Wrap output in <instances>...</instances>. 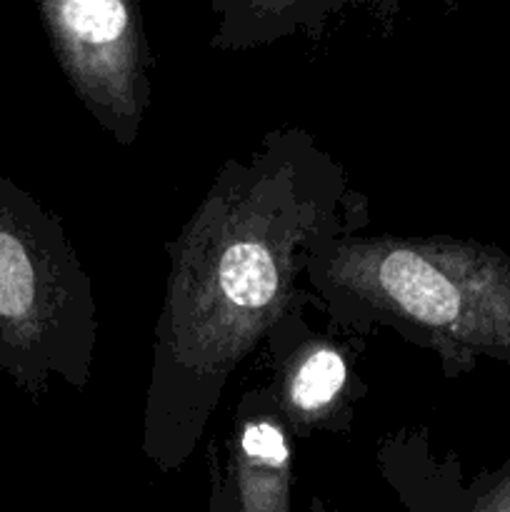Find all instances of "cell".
Listing matches in <instances>:
<instances>
[{"label":"cell","mask_w":510,"mask_h":512,"mask_svg":"<svg viewBox=\"0 0 510 512\" xmlns=\"http://www.w3.org/2000/svg\"><path fill=\"white\" fill-rule=\"evenodd\" d=\"M95 295L58 223L0 178V368L28 385H85Z\"/></svg>","instance_id":"3957f363"},{"label":"cell","mask_w":510,"mask_h":512,"mask_svg":"<svg viewBox=\"0 0 510 512\" xmlns=\"http://www.w3.org/2000/svg\"><path fill=\"white\" fill-rule=\"evenodd\" d=\"M60 68L100 125L130 143L148 105L138 0H38Z\"/></svg>","instance_id":"277c9868"},{"label":"cell","mask_w":510,"mask_h":512,"mask_svg":"<svg viewBox=\"0 0 510 512\" xmlns=\"http://www.w3.org/2000/svg\"><path fill=\"white\" fill-rule=\"evenodd\" d=\"M210 512H240L233 480H230V483H218V488H215L213 493V510Z\"/></svg>","instance_id":"9c48e42d"},{"label":"cell","mask_w":510,"mask_h":512,"mask_svg":"<svg viewBox=\"0 0 510 512\" xmlns=\"http://www.w3.org/2000/svg\"><path fill=\"white\" fill-rule=\"evenodd\" d=\"M230 480L240 512H290L293 463L278 420L255 415L240 423L233 435Z\"/></svg>","instance_id":"8992f818"},{"label":"cell","mask_w":510,"mask_h":512,"mask_svg":"<svg viewBox=\"0 0 510 512\" xmlns=\"http://www.w3.org/2000/svg\"><path fill=\"white\" fill-rule=\"evenodd\" d=\"M343 3L345 0H218V8L228 15L225 30L235 35L233 43H243L303 25L328 10H338Z\"/></svg>","instance_id":"52a82bcc"},{"label":"cell","mask_w":510,"mask_h":512,"mask_svg":"<svg viewBox=\"0 0 510 512\" xmlns=\"http://www.w3.org/2000/svg\"><path fill=\"white\" fill-rule=\"evenodd\" d=\"M308 275L348 320H373L435 350L450 375L510 365V255L458 238H350L318 245Z\"/></svg>","instance_id":"7a4b0ae2"},{"label":"cell","mask_w":510,"mask_h":512,"mask_svg":"<svg viewBox=\"0 0 510 512\" xmlns=\"http://www.w3.org/2000/svg\"><path fill=\"white\" fill-rule=\"evenodd\" d=\"M433 512H510V463L498 473L483 475L463 493H455V503Z\"/></svg>","instance_id":"ba28073f"},{"label":"cell","mask_w":510,"mask_h":512,"mask_svg":"<svg viewBox=\"0 0 510 512\" xmlns=\"http://www.w3.org/2000/svg\"><path fill=\"white\" fill-rule=\"evenodd\" d=\"M310 512H333V510H330L320 498H313V503H310Z\"/></svg>","instance_id":"30bf717a"},{"label":"cell","mask_w":510,"mask_h":512,"mask_svg":"<svg viewBox=\"0 0 510 512\" xmlns=\"http://www.w3.org/2000/svg\"><path fill=\"white\" fill-rule=\"evenodd\" d=\"M350 370L343 350L325 338H308L280 368L278 408L300 433L338 418L348 395Z\"/></svg>","instance_id":"5b68a950"},{"label":"cell","mask_w":510,"mask_h":512,"mask_svg":"<svg viewBox=\"0 0 510 512\" xmlns=\"http://www.w3.org/2000/svg\"><path fill=\"white\" fill-rule=\"evenodd\" d=\"M340 205L343 175L308 135H268L223 165L170 248L145 408L160 468L188 458L233 370L288 313L315 248L353 223Z\"/></svg>","instance_id":"6da1fadb"}]
</instances>
